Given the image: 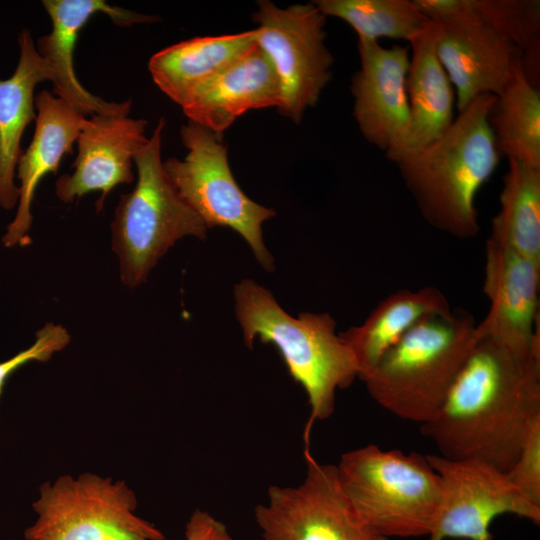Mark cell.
<instances>
[{
  "label": "cell",
  "instance_id": "18",
  "mask_svg": "<svg viewBox=\"0 0 540 540\" xmlns=\"http://www.w3.org/2000/svg\"><path fill=\"white\" fill-rule=\"evenodd\" d=\"M280 86L266 55L249 52L196 89L181 105L189 121L223 135L249 110L279 107Z\"/></svg>",
  "mask_w": 540,
  "mask_h": 540
},
{
  "label": "cell",
  "instance_id": "23",
  "mask_svg": "<svg viewBox=\"0 0 540 540\" xmlns=\"http://www.w3.org/2000/svg\"><path fill=\"white\" fill-rule=\"evenodd\" d=\"M501 156L540 169V91L525 74L521 57L489 114Z\"/></svg>",
  "mask_w": 540,
  "mask_h": 540
},
{
  "label": "cell",
  "instance_id": "25",
  "mask_svg": "<svg viewBox=\"0 0 540 540\" xmlns=\"http://www.w3.org/2000/svg\"><path fill=\"white\" fill-rule=\"evenodd\" d=\"M313 3L323 15L339 18L349 24L358 38L409 40L429 20L414 0H316Z\"/></svg>",
  "mask_w": 540,
  "mask_h": 540
},
{
  "label": "cell",
  "instance_id": "1",
  "mask_svg": "<svg viewBox=\"0 0 540 540\" xmlns=\"http://www.w3.org/2000/svg\"><path fill=\"white\" fill-rule=\"evenodd\" d=\"M540 423V357L523 360L479 339L435 416L420 425L438 454L503 472Z\"/></svg>",
  "mask_w": 540,
  "mask_h": 540
},
{
  "label": "cell",
  "instance_id": "14",
  "mask_svg": "<svg viewBox=\"0 0 540 540\" xmlns=\"http://www.w3.org/2000/svg\"><path fill=\"white\" fill-rule=\"evenodd\" d=\"M129 114H94L86 122L77 139L78 153L71 174H64L55 184L58 199L71 204L90 192H101L97 212L106 196L119 184L134 181L132 163L136 153L148 142L147 121Z\"/></svg>",
  "mask_w": 540,
  "mask_h": 540
},
{
  "label": "cell",
  "instance_id": "10",
  "mask_svg": "<svg viewBox=\"0 0 540 540\" xmlns=\"http://www.w3.org/2000/svg\"><path fill=\"white\" fill-rule=\"evenodd\" d=\"M306 475L292 487L270 486L255 507L263 540H389L358 515L340 485L334 464L318 462L304 450Z\"/></svg>",
  "mask_w": 540,
  "mask_h": 540
},
{
  "label": "cell",
  "instance_id": "7",
  "mask_svg": "<svg viewBox=\"0 0 540 540\" xmlns=\"http://www.w3.org/2000/svg\"><path fill=\"white\" fill-rule=\"evenodd\" d=\"M184 160L175 157L163 162L164 170L180 197L202 219L208 229L229 227L250 245L256 259L267 271L274 261L262 237V224L276 215L251 200L231 172L223 135L194 122L181 127Z\"/></svg>",
  "mask_w": 540,
  "mask_h": 540
},
{
  "label": "cell",
  "instance_id": "2",
  "mask_svg": "<svg viewBox=\"0 0 540 540\" xmlns=\"http://www.w3.org/2000/svg\"><path fill=\"white\" fill-rule=\"evenodd\" d=\"M495 101L477 97L438 140L394 162L424 220L454 238L480 231L476 196L501 157L489 125Z\"/></svg>",
  "mask_w": 540,
  "mask_h": 540
},
{
  "label": "cell",
  "instance_id": "12",
  "mask_svg": "<svg viewBox=\"0 0 540 540\" xmlns=\"http://www.w3.org/2000/svg\"><path fill=\"white\" fill-rule=\"evenodd\" d=\"M539 288L540 263L488 237L483 291L490 305L478 338L523 360L540 357Z\"/></svg>",
  "mask_w": 540,
  "mask_h": 540
},
{
  "label": "cell",
  "instance_id": "19",
  "mask_svg": "<svg viewBox=\"0 0 540 540\" xmlns=\"http://www.w3.org/2000/svg\"><path fill=\"white\" fill-rule=\"evenodd\" d=\"M437 33L438 25L429 21L409 40V125L402 148L389 159L393 163L438 140L455 119V91L437 56Z\"/></svg>",
  "mask_w": 540,
  "mask_h": 540
},
{
  "label": "cell",
  "instance_id": "15",
  "mask_svg": "<svg viewBox=\"0 0 540 540\" xmlns=\"http://www.w3.org/2000/svg\"><path fill=\"white\" fill-rule=\"evenodd\" d=\"M52 30L37 40L39 54L54 72L53 94L83 115L129 114L132 102H107L90 93L79 82L74 71L73 53L78 34L89 19L104 13L119 26L157 21V17L139 14L114 6L104 0H44Z\"/></svg>",
  "mask_w": 540,
  "mask_h": 540
},
{
  "label": "cell",
  "instance_id": "4",
  "mask_svg": "<svg viewBox=\"0 0 540 540\" xmlns=\"http://www.w3.org/2000/svg\"><path fill=\"white\" fill-rule=\"evenodd\" d=\"M476 325L460 308L420 321L362 377L371 398L400 419L431 420L478 341Z\"/></svg>",
  "mask_w": 540,
  "mask_h": 540
},
{
  "label": "cell",
  "instance_id": "5",
  "mask_svg": "<svg viewBox=\"0 0 540 540\" xmlns=\"http://www.w3.org/2000/svg\"><path fill=\"white\" fill-rule=\"evenodd\" d=\"M336 468L345 495L376 534L389 540L431 534L442 483L426 455L367 444L343 453Z\"/></svg>",
  "mask_w": 540,
  "mask_h": 540
},
{
  "label": "cell",
  "instance_id": "9",
  "mask_svg": "<svg viewBox=\"0 0 540 540\" xmlns=\"http://www.w3.org/2000/svg\"><path fill=\"white\" fill-rule=\"evenodd\" d=\"M252 18L259 24L256 45L279 82L278 110L298 123L332 77L334 59L324 42L326 16L313 2L282 9L263 0Z\"/></svg>",
  "mask_w": 540,
  "mask_h": 540
},
{
  "label": "cell",
  "instance_id": "6",
  "mask_svg": "<svg viewBox=\"0 0 540 540\" xmlns=\"http://www.w3.org/2000/svg\"><path fill=\"white\" fill-rule=\"evenodd\" d=\"M160 118L148 142L134 156L137 182L120 196L111 223L112 249L120 279L130 288L143 283L173 244L188 235L205 238L202 219L186 204L168 178L161 160Z\"/></svg>",
  "mask_w": 540,
  "mask_h": 540
},
{
  "label": "cell",
  "instance_id": "3",
  "mask_svg": "<svg viewBox=\"0 0 540 540\" xmlns=\"http://www.w3.org/2000/svg\"><path fill=\"white\" fill-rule=\"evenodd\" d=\"M235 311L250 349L255 337L273 344L289 375L305 390L310 405L303 440L310 449L316 421L329 418L335 410L336 392L359 378L357 361L336 333V322L328 313H300L292 317L274 296L251 279L235 286Z\"/></svg>",
  "mask_w": 540,
  "mask_h": 540
},
{
  "label": "cell",
  "instance_id": "21",
  "mask_svg": "<svg viewBox=\"0 0 540 540\" xmlns=\"http://www.w3.org/2000/svg\"><path fill=\"white\" fill-rule=\"evenodd\" d=\"M256 45V29L221 36L195 37L155 53L148 69L154 83L182 105L200 86Z\"/></svg>",
  "mask_w": 540,
  "mask_h": 540
},
{
  "label": "cell",
  "instance_id": "29",
  "mask_svg": "<svg viewBox=\"0 0 540 540\" xmlns=\"http://www.w3.org/2000/svg\"><path fill=\"white\" fill-rule=\"evenodd\" d=\"M422 14L439 25L459 24L478 17L474 0H414Z\"/></svg>",
  "mask_w": 540,
  "mask_h": 540
},
{
  "label": "cell",
  "instance_id": "27",
  "mask_svg": "<svg viewBox=\"0 0 540 540\" xmlns=\"http://www.w3.org/2000/svg\"><path fill=\"white\" fill-rule=\"evenodd\" d=\"M68 330L59 324L46 323L35 334L34 343L13 357L0 362V398L7 379L20 367L31 362H46L70 342Z\"/></svg>",
  "mask_w": 540,
  "mask_h": 540
},
{
  "label": "cell",
  "instance_id": "8",
  "mask_svg": "<svg viewBox=\"0 0 540 540\" xmlns=\"http://www.w3.org/2000/svg\"><path fill=\"white\" fill-rule=\"evenodd\" d=\"M137 499L125 481L89 472L64 475L40 486L38 515L26 540H165L152 523L135 514Z\"/></svg>",
  "mask_w": 540,
  "mask_h": 540
},
{
  "label": "cell",
  "instance_id": "16",
  "mask_svg": "<svg viewBox=\"0 0 540 540\" xmlns=\"http://www.w3.org/2000/svg\"><path fill=\"white\" fill-rule=\"evenodd\" d=\"M438 25L436 52L455 91L458 112L484 94L499 95L521 52L478 17Z\"/></svg>",
  "mask_w": 540,
  "mask_h": 540
},
{
  "label": "cell",
  "instance_id": "26",
  "mask_svg": "<svg viewBox=\"0 0 540 540\" xmlns=\"http://www.w3.org/2000/svg\"><path fill=\"white\" fill-rule=\"evenodd\" d=\"M480 20L515 46L521 57L539 51V0H474Z\"/></svg>",
  "mask_w": 540,
  "mask_h": 540
},
{
  "label": "cell",
  "instance_id": "17",
  "mask_svg": "<svg viewBox=\"0 0 540 540\" xmlns=\"http://www.w3.org/2000/svg\"><path fill=\"white\" fill-rule=\"evenodd\" d=\"M35 109L33 138L28 148L22 151L16 167V177L20 181L16 214L1 238L7 248L30 243L31 205L35 191L42 178L58 171L64 155L73 153V144L87 119L48 90L35 95Z\"/></svg>",
  "mask_w": 540,
  "mask_h": 540
},
{
  "label": "cell",
  "instance_id": "28",
  "mask_svg": "<svg viewBox=\"0 0 540 540\" xmlns=\"http://www.w3.org/2000/svg\"><path fill=\"white\" fill-rule=\"evenodd\" d=\"M506 474L529 501L540 506V423L534 426Z\"/></svg>",
  "mask_w": 540,
  "mask_h": 540
},
{
  "label": "cell",
  "instance_id": "13",
  "mask_svg": "<svg viewBox=\"0 0 540 540\" xmlns=\"http://www.w3.org/2000/svg\"><path fill=\"white\" fill-rule=\"evenodd\" d=\"M360 68L352 76L353 116L364 139L390 159L403 146L409 125L406 77L409 46H382L358 38Z\"/></svg>",
  "mask_w": 540,
  "mask_h": 540
},
{
  "label": "cell",
  "instance_id": "24",
  "mask_svg": "<svg viewBox=\"0 0 540 540\" xmlns=\"http://www.w3.org/2000/svg\"><path fill=\"white\" fill-rule=\"evenodd\" d=\"M499 205L488 237L540 263V169L508 159Z\"/></svg>",
  "mask_w": 540,
  "mask_h": 540
},
{
  "label": "cell",
  "instance_id": "11",
  "mask_svg": "<svg viewBox=\"0 0 540 540\" xmlns=\"http://www.w3.org/2000/svg\"><path fill=\"white\" fill-rule=\"evenodd\" d=\"M426 456L442 483L441 508L428 540H493L492 522L506 514L540 524V506L529 501L506 472L481 459Z\"/></svg>",
  "mask_w": 540,
  "mask_h": 540
},
{
  "label": "cell",
  "instance_id": "20",
  "mask_svg": "<svg viewBox=\"0 0 540 540\" xmlns=\"http://www.w3.org/2000/svg\"><path fill=\"white\" fill-rule=\"evenodd\" d=\"M19 60L14 73L0 79V208L18 204L16 167L22 153L25 128L36 119L34 90L38 83L54 80L50 64L39 54L30 30L18 36Z\"/></svg>",
  "mask_w": 540,
  "mask_h": 540
},
{
  "label": "cell",
  "instance_id": "30",
  "mask_svg": "<svg viewBox=\"0 0 540 540\" xmlns=\"http://www.w3.org/2000/svg\"><path fill=\"white\" fill-rule=\"evenodd\" d=\"M184 540H233L224 523L209 512L196 509L185 526Z\"/></svg>",
  "mask_w": 540,
  "mask_h": 540
},
{
  "label": "cell",
  "instance_id": "22",
  "mask_svg": "<svg viewBox=\"0 0 540 540\" xmlns=\"http://www.w3.org/2000/svg\"><path fill=\"white\" fill-rule=\"evenodd\" d=\"M452 309L434 286L398 290L379 302L361 325L339 333L357 361L359 379L420 321Z\"/></svg>",
  "mask_w": 540,
  "mask_h": 540
}]
</instances>
